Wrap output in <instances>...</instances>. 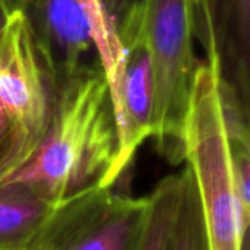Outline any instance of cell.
Here are the masks:
<instances>
[{
	"label": "cell",
	"mask_w": 250,
	"mask_h": 250,
	"mask_svg": "<svg viewBox=\"0 0 250 250\" xmlns=\"http://www.w3.org/2000/svg\"><path fill=\"white\" fill-rule=\"evenodd\" d=\"M25 21L51 92L73 79L95 51L88 23L76 0H7Z\"/></svg>",
	"instance_id": "7"
},
{
	"label": "cell",
	"mask_w": 250,
	"mask_h": 250,
	"mask_svg": "<svg viewBox=\"0 0 250 250\" xmlns=\"http://www.w3.org/2000/svg\"><path fill=\"white\" fill-rule=\"evenodd\" d=\"M82 9L89 28L91 40L97 53L98 63L108 83L111 103H114L123 64V50L117 32L116 18L104 0H76Z\"/></svg>",
	"instance_id": "10"
},
{
	"label": "cell",
	"mask_w": 250,
	"mask_h": 250,
	"mask_svg": "<svg viewBox=\"0 0 250 250\" xmlns=\"http://www.w3.org/2000/svg\"><path fill=\"white\" fill-rule=\"evenodd\" d=\"M152 72V130L158 152L183 161L185 126L199 60L195 56L192 0H144Z\"/></svg>",
	"instance_id": "3"
},
{
	"label": "cell",
	"mask_w": 250,
	"mask_h": 250,
	"mask_svg": "<svg viewBox=\"0 0 250 250\" xmlns=\"http://www.w3.org/2000/svg\"><path fill=\"white\" fill-rule=\"evenodd\" d=\"M193 31L207 63L221 72L249 107L250 0H201Z\"/></svg>",
	"instance_id": "8"
},
{
	"label": "cell",
	"mask_w": 250,
	"mask_h": 250,
	"mask_svg": "<svg viewBox=\"0 0 250 250\" xmlns=\"http://www.w3.org/2000/svg\"><path fill=\"white\" fill-rule=\"evenodd\" d=\"M10 16H12V12L7 6V0H0V35L9 25Z\"/></svg>",
	"instance_id": "13"
},
{
	"label": "cell",
	"mask_w": 250,
	"mask_h": 250,
	"mask_svg": "<svg viewBox=\"0 0 250 250\" xmlns=\"http://www.w3.org/2000/svg\"><path fill=\"white\" fill-rule=\"evenodd\" d=\"M51 103V89L25 21L19 12H12L0 35V182L41 142Z\"/></svg>",
	"instance_id": "4"
},
{
	"label": "cell",
	"mask_w": 250,
	"mask_h": 250,
	"mask_svg": "<svg viewBox=\"0 0 250 250\" xmlns=\"http://www.w3.org/2000/svg\"><path fill=\"white\" fill-rule=\"evenodd\" d=\"M123 50L122 76L113 103L117 126L114 186L129 171L141 145L152 130V72L145 35L144 0H125L114 12Z\"/></svg>",
	"instance_id": "6"
},
{
	"label": "cell",
	"mask_w": 250,
	"mask_h": 250,
	"mask_svg": "<svg viewBox=\"0 0 250 250\" xmlns=\"http://www.w3.org/2000/svg\"><path fill=\"white\" fill-rule=\"evenodd\" d=\"M177 212L166 250H205L199 208L189 170L185 167Z\"/></svg>",
	"instance_id": "12"
},
{
	"label": "cell",
	"mask_w": 250,
	"mask_h": 250,
	"mask_svg": "<svg viewBox=\"0 0 250 250\" xmlns=\"http://www.w3.org/2000/svg\"><path fill=\"white\" fill-rule=\"evenodd\" d=\"M183 173L163 179L151 196V212L139 250H166L177 212Z\"/></svg>",
	"instance_id": "11"
},
{
	"label": "cell",
	"mask_w": 250,
	"mask_h": 250,
	"mask_svg": "<svg viewBox=\"0 0 250 250\" xmlns=\"http://www.w3.org/2000/svg\"><path fill=\"white\" fill-rule=\"evenodd\" d=\"M189 170L205 250H248L250 218L249 119L223 110L221 72L201 62L185 126Z\"/></svg>",
	"instance_id": "1"
},
{
	"label": "cell",
	"mask_w": 250,
	"mask_h": 250,
	"mask_svg": "<svg viewBox=\"0 0 250 250\" xmlns=\"http://www.w3.org/2000/svg\"><path fill=\"white\" fill-rule=\"evenodd\" d=\"M53 204L21 185H0V250H25Z\"/></svg>",
	"instance_id": "9"
},
{
	"label": "cell",
	"mask_w": 250,
	"mask_h": 250,
	"mask_svg": "<svg viewBox=\"0 0 250 250\" xmlns=\"http://www.w3.org/2000/svg\"><path fill=\"white\" fill-rule=\"evenodd\" d=\"M47 130L32 155L0 185H21L57 205L92 188H113L117 126L98 62L51 92Z\"/></svg>",
	"instance_id": "2"
},
{
	"label": "cell",
	"mask_w": 250,
	"mask_h": 250,
	"mask_svg": "<svg viewBox=\"0 0 250 250\" xmlns=\"http://www.w3.org/2000/svg\"><path fill=\"white\" fill-rule=\"evenodd\" d=\"M151 196L92 188L51 209L25 250H139Z\"/></svg>",
	"instance_id": "5"
},
{
	"label": "cell",
	"mask_w": 250,
	"mask_h": 250,
	"mask_svg": "<svg viewBox=\"0 0 250 250\" xmlns=\"http://www.w3.org/2000/svg\"><path fill=\"white\" fill-rule=\"evenodd\" d=\"M199 4H201V0H192V9H193V13H196V12H198Z\"/></svg>",
	"instance_id": "14"
}]
</instances>
